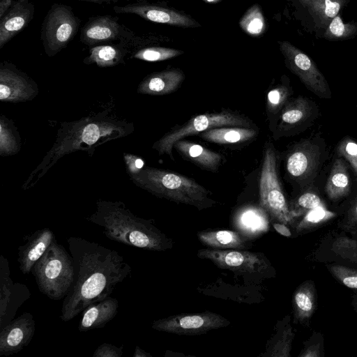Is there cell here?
Returning a JSON list of instances; mask_svg holds the SVG:
<instances>
[{
	"mask_svg": "<svg viewBox=\"0 0 357 357\" xmlns=\"http://www.w3.org/2000/svg\"><path fill=\"white\" fill-rule=\"evenodd\" d=\"M138 187L153 195L178 204L190 205L199 210L215 205L211 194L195 180L167 169L144 167L130 176Z\"/></svg>",
	"mask_w": 357,
	"mask_h": 357,
	"instance_id": "277c9868",
	"label": "cell"
},
{
	"mask_svg": "<svg viewBox=\"0 0 357 357\" xmlns=\"http://www.w3.org/2000/svg\"><path fill=\"white\" fill-rule=\"evenodd\" d=\"M77 21L70 9L63 6L54 7L49 13L45 27V40L48 50L57 52L73 38Z\"/></svg>",
	"mask_w": 357,
	"mask_h": 357,
	"instance_id": "9a60e30c",
	"label": "cell"
},
{
	"mask_svg": "<svg viewBox=\"0 0 357 357\" xmlns=\"http://www.w3.org/2000/svg\"><path fill=\"white\" fill-rule=\"evenodd\" d=\"M120 26L113 18L100 17L89 23L82 31V38L87 43H96L116 38Z\"/></svg>",
	"mask_w": 357,
	"mask_h": 357,
	"instance_id": "83f0119b",
	"label": "cell"
},
{
	"mask_svg": "<svg viewBox=\"0 0 357 357\" xmlns=\"http://www.w3.org/2000/svg\"><path fill=\"white\" fill-rule=\"evenodd\" d=\"M75 278L63 298L60 319L68 321L89 305L112 294L131 273V266L117 251L81 237L67 238Z\"/></svg>",
	"mask_w": 357,
	"mask_h": 357,
	"instance_id": "6da1fadb",
	"label": "cell"
},
{
	"mask_svg": "<svg viewBox=\"0 0 357 357\" xmlns=\"http://www.w3.org/2000/svg\"><path fill=\"white\" fill-rule=\"evenodd\" d=\"M86 220L102 227L109 239L127 245L150 251H165L173 245L151 220L136 216L122 202L99 199Z\"/></svg>",
	"mask_w": 357,
	"mask_h": 357,
	"instance_id": "7a4b0ae2",
	"label": "cell"
},
{
	"mask_svg": "<svg viewBox=\"0 0 357 357\" xmlns=\"http://www.w3.org/2000/svg\"><path fill=\"white\" fill-rule=\"evenodd\" d=\"M54 240V232L50 228H43L36 231L24 245L18 248L17 261L20 270L24 275L31 273L33 265Z\"/></svg>",
	"mask_w": 357,
	"mask_h": 357,
	"instance_id": "d6986e66",
	"label": "cell"
},
{
	"mask_svg": "<svg viewBox=\"0 0 357 357\" xmlns=\"http://www.w3.org/2000/svg\"><path fill=\"white\" fill-rule=\"evenodd\" d=\"M173 149L185 160L213 173L218 171L224 159L220 153L184 139L174 143Z\"/></svg>",
	"mask_w": 357,
	"mask_h": 357,
	"instance_id": "44dd1931",
	"label": "cell"
},
{
	"mask_svg": "<svg viewBox=\"0 0 357 357\" xmlns=\"http://www.w3.org/2000/svg\"><path fill=\"white\" fill-rule=\"evenodd\" d=\"M119 301L111 296L92 303L83 311L78 326L80 332L102 328L118 314Z\"/></svg>",
	"mask_w": 357,
	"mask_h": 357,
	"instance_id": "7402d4cb",
	"label": "cell"
},
{
	"mask_svg": "<svg viewBox=\"0 0 357 357\" xmlns=\"http://www.w3.org/2000/svg\"><path fill=\"white\" fill-rule=\"evenodd\" d=\"M278 154L271 143L264 146L259 179L261 206L272 218L283 224L291 218L287 202L279 179Z\"/></svg>",
	"mask_w": 357,
	"mask_h": 357,
	"instance_id": "52a82bcc",
	"label": "cell"
},
{
	"mask_svg": "<svg viewBox=\"0 0 357 357\" xmlns=\"http://www.w3.org/2000/svg\"><path fill=\"white\" fill-rule=\"evenodd\" d=\"M37 93L36 85L26 77L8 68L0 69V99L2 102L29 100Z\"/></svg>",
	"mask_w": 357,
	"mask_h": 357,
	"instance_id": "ac0fdd59",
	"label": "cell"
},
{
	"mask_svg": "<svg viewBox=\"0 0 357 357\" xmlns=\"http://www.w3.org/2000/svg\"><path fill=\"white\" fill-rule=\"evenodd\" d=\"M294 301L298 317H306L312 312L313 302L308 291L298 289L294 294Z\"/></svg>",
	"mask_w": 357,
	"mask_h": 357,
	"instance_id": "d590c367",
	"label": "cell"
},
{
	"mask_svg": "<svg viewBox=\"0 0 357 357\" xmlns=\"http://www.w3.org/2000/svg\"><path fill=\"white\" fill-rule=\"evenodd\" d=\"M266 217L258 209L248 208L236 218L235 225L243 236H254L267 230Z\"/></svg>",
	"mask_w": 357,
	"mask_h": 357,
	"instance_id": "f1b7e54d",
	"label": "cell"
},
{
	"mask_svg": "<svg viewBox=\"0 0 357 357\" xmlns=\"http://www.w3.org/2000/svg\"><path fill=\"white\" fill-rule=\"evenodd\" d=\"M230 322L222 316L205 311L180 314L160 319L152 323V328L183 335H198L228 326Z\"/></svg>",
	"mask_w": 357,
	"mask_h": 357,
	"instance_id": "30bf717a",
	"label": "cell"
},
{
	"mask_svg": "<svg viewBox=\"0 0 357 357\" xmlns=\"http://www.w3.org/2000/svg\"><path fill=\"white\" fill-rule=\"evenodd\" d=\"M204 1H206L208 3H217L220 1V0H203Z\"/></svg>",
	"mask_w": 357,
	"mask_h": 357,
	"instance_id": "7dc6e473",
	"label": "cell"
},
{
	"mask_svg": "<svg viewBox=\"0 0 357 357\" xmlns=\"http://www.w3.org/2000/svg\"><path fill=\"white\" fill-rule=\"evenodd\" d=\"M85 1H92V2H97V3H101V2H105V1H109V0H85Z\"/></svg>",
	"mask_w": 357,
	"mask_h": 357,
	"instance_id": "bcb514c9",
	"label": "cell"
},
{
	"mask_svg": "<svg viewBox=\"0 0 357 357\" xmlns=\"http://www.w3.org/2000/svg\"><path fill=\"white\" fill-rule=\"evenodd\" d=\"M36 331V321L30 312H24L13 319L0 333V356L17 354L31 341Z\"/></svg>",
	"mask_w": 357,
	"mask_h": 357,
	"instance_id": "2e32d148",
	"label": "cell"
},
{
	"mask_svg": "<svg viewBox=\"0 0 357 357\" xmlns=\"http://www.w3.org/2000/svg\"><path fill=\"white\" fill-rule=\"evenodd\" d=\"M344 284L350 288L357 289V275H349L342 278Z\"/></svg>",
	"mask_w": 357,
	"mask_h": 357,
	"instance_id": "b9f144b4",
	"label": "cell"
},
{
	"mask_svg": "<svg viewBox=\"0 0 357 357\" xmlns=\"http://www.w3.org/2000/svg\"><path fill=\"white\" fill-rule=\"evenodd\" d=\"M31 13V6L20 1L1 18L0 48L27 24Z\"/></svg>",
	"mask_w": 357,
	"mask_h": 357,
	"instance_id": "603a6c76",
	"label": "cell"
},
{
	"mask_svg": "<svg viewBox=\"0 0 357 357\" xmlns=\"http://www.w3.org/2000/svg\"><path fill=\"white\" fill-rule=\"evenodd\" d=\"M327 215V211L321 206L312 209L306 216V220L310 222H318L323 220Z\"/></svg>",
	"mask_w": 357,
	"mask_h": 357,
	"instance_id": "ab89813d",
	"label": "cell"
},
{
	"mask_svg": "<svg viewBox=\"0 0 357 357\" xmlns=\"http://www.w3.org/2000/svg\"><path fill=\"white\" fill-rule=\"evenodd\" d=\"M337 153L349 162L357 176V142L345 137L338 143Z\"/></svg>",
	"mask_w": 357,
	"mask_h": 357,
	"instance_id": "e575fe53",
	"label": "cell"
},
{
	"mask_svg": "<svg viewBox=\"0 0 357 357\" xmlns=\"http://www.w3.org/2000/svg\"><path fill=\"white\" fill-rule=\"evenodd\" d=\"M118 13H133L155 23L169 25L192 27L199 26L194 20L172 9L155 5L130 4L123 6H114Z\"/></svg>",
	"mask_w": 357,
	"mask_h": 357,
	"instance_id": "e0dca14e",
	"label": "cell"
},
{
	"mask_svg": "<svg viewBox=\"0 0 357 357\" xmlns=\"http://www.w3.org/2000/svg\"><path fill=\"white\" fill-rule=\"evenodd\" d=\"M241 28L251 36H259L266 29V23L260 7L255 4L241 17Z\"/></svg>",
	"mask_w": 357,
	"mask_h": 357,
	"instance_id": "4dcf8cb0",
	"label": "cell"
},
{
	"mask_svg": "<svg viewBox=\"0 0 357 357\" xmlns=\"http://www.w3.org/2000/svg\"><path fill=\"white\" fill-rule=\"evenodd\" d=\"M133 357H152V355L149 352L141 349L139 347L136 346Z\"/></svg>",
	"mask_w": 357,
	"mask_h": 357,
	"instance_id": "ee69618b",
	"label": "cell"
},
{
	"mask_svg": "<svg viewBox=\"0 0 357 357\" xmlns=\"http://www.w3.org/2000/svg\"><path fill=\"white\" fill-rule=\"evenodd\" d=\"M294 3V4L296 6V7L303 5L305 3L307 0H289Z\"/></svg>",
	"mask_w": 357,
	"mask_h": 357,
	"instance_id": "f6af8a7d",
	"label": "cell"
},
{
	"mask_svg": "<svg viewBox=\"0 0 357 357\" xmlns=\"http://www.w3.org/2000/svg\"><path fill=\"white\" fill-rule=\"evenodd\" d=\"M197 236L204 245L210 248L241 250L248 247V238L231 230H205L199 231Z\"/></svg>",
	"mask_w": 357,
	"mask_h": 357,
	"instance_id": "d4e9b609",
	"label": "cell"
},
{
	"mask_svg": "<svg viewBox=\"0 0 357 357\" xmlns=\"http://www.w3.org/2000/svg\"><path fill=\"white\" fill-rule=\"evenodd\" d=\"M258 134L254 127L227 126L214 128L199 134L204 140L218 144H241L253 139Z\"/></svg>",
	"mask_w": 357,
	"mask_h": 357,
	"instance_id": "cb8c5ba5",
	"label": "cell"
},
{
	"mask_svg": "<svg viewBox=\"0 0 357 357\" xmlns=\"http://www.w3.org/2000/svg\"><path fill=\"white\" fill-rule=\"evenodd\" d=\"M325 146L318 139H306L292 145L287 151L284 167L291 181L301 186L310 184L324 162Z\"/></svg>",
	"mask_w": 357,
	"mask_h": 357,
	"instance_id": "ba28073f",
	"label": "cell"
},
{
	"mask_svg": "<svg viewBox=\"0 0 357 357\" xmlns=\"http://www.w3.org/2000/svg\"><path fill=\"white\" fill-rule=\"evenodd\" d=\"M314 102L302 96L290 99L282 109L273 132L275 139L297 134L312 124L318 116Z\"/></svg>",
	"mask_w": 357,
	"mask_h": 357,
	"instance_id": "7c38bea8",
	"label": "cell"
},
{
	"mask_svg": "<svg viewBox=\"0 0 357 357\" xmlns=\"http://www.w3.org/2000/svg\"><path fill=\"white\" fill-rule=\"evenodd\" d=\"M357 36V22H344L340 14L336 15L328 24L321 36V38L329 41L350 40Z\"/></svg>",
	"mask_w": 357,
	"mask_h": 357,
	"instance_id": "f546056e",
	"label": "cell"
},
{
	"mask_svg": "<svg viewBox=\"0 0 357 357\" xmlns=\"http://www.w3.org/2000/svg\"><path fill=\"white\" fill-rule=\"evenodd\" d=\"M286 66L296 75L305 86L321 98H331L330 86L314 61L291 43L279 42Z\"/></svg>",
	"mask_w": 357,
	"mask_h": 357,
	"instance_id": "9c48e42d",
	"label": "cell"
},
{
	"mask_svg": "<svg viewBox=\"0 0 357 357\" xmlns=\"http://www.w3.org/2000/svg\"><path fill=\"white\" fill-rule=\"evenodd\" d=\"M20 150L16 132L9 121L1 116L0 120V153L2 156L17 153Z\"/></svg>",
	"mask_w": 357,
	"mask_h": 357,
	"instance_id": "d6a6232c",
	"label": "cell"
},
{
	"mask_svg": "<svg viewBox=\"0 0 357 357\" xmlns=\"http://www.w3.org/2000/svg\"><path fill=\"white\" fill-rule=\"evenodd\" d=\"M293 93L288 77L273 86L267 93L266 101V112L269 121V127L272 132L277 124L279 115L290 100Z\"/></svg>",
	"mask_w": 357,
	"mask_h": 357,
	"instance_id": "4316f807",
	"label": "cell"
},
{
	"mask_svg": "<svg viewBox=\"0 0 357 357\" xmlns=\"http://www.w3.org/2000/svg\"><path fill=\"white\" fill-rule=\"evenodd\" d=\"M273 227L277 232L284 236L289 237L291 235L289 228L283 223H274Z\"/></svg>",
	"mask_w": 357,
	"mask_h": 357,
	"instance_id": "60d3db41",
	"label": "cell"
},
{
	"mask_svg": "<svg viewBox=\"0 0 357 357\" xmlns=\"http://www.w3.org/2000/svg\"><path fill=\"white\" fill-rule=\"evenodd\" d=\"M354 210L355 213L357 215V202H356V204L354 206Z\"/></svg>",
	"mask_w": 357,
	"mask_h": 357,
	"instance_id": "c3c4849f",
	"label": "cell"
},
{
	"mask_svg": "<svg viewBox=\"0 0 357 357\" xmlns=\"http://www.w3.org/2000/svg\"><path fill=\"white\" fill-rule=\"evenodd\" d=\"M227 126L254 127L252 121L243 114L231 109L208 112L192 116L182 125H176L156 141L153 149L160 155H167L174 160L173 145L178 140L214 128Z\"/></svg>",
	"mask_w": 357,
	"mask_h": 357,
	"instance_id": "8992f818",
	"label": "cell"
},
{
	"mask_svg": "<svg viewBox=\"0 0 357 357\" xmlns=\"http://www.w3.org/2000/svg\"><path fill=\"white\" fill-rule=\"evenodd\" d=\"M349 0H307L297 8L302 25L317 38L328 24L348 4Z\"/></svg>",
	"mask_w": 357,
	"mask_h": 357,
	"instance_id": "4fadbf2b",
	"label": "cell"
},
{
	"mask_svg": "<svg viewBox=\"0 0 357 357\" xmlns=\"http://www.w3.org/2000/svg\"><path fill=\"white\" fill-rule=\"evenodd\" d=\"M123 346L103 343L99 345L93 354V357H121L123 355Z\"/></svg>",
	"mask_w": 357,
	"mask_h": 357,
	"instance_id": "74e56055",
	"label": "cell"
},
{
	"mask_svg": "<svg viewBox=\"0 0 357 357\" xmlns=\"http://www.w3.org/2000/svg\"><path fill=\"white\" fill-rule=\"evenodd\" d=\"M13 0H1L0 1V17H3L4 13L8 10Z\"/></svg>",
	"mask_w": 357,
	"mask_h": 357,
	"instance_id": "7bdbcfd3",
	"label": "cell"
},
{
	"mask_svg": "<svg viewBox=\"0 0 357 357\" xmlns=\"http://www.w3.org/2000/svg\"><path fill=\"white\" fill-rule=\"evenodd\" d=\"M296 205L305 209H314L320 207L321 201L318 195L312 192H306L301 195L297 200Z\"/></svg>",
	"mask_w": 357,
	"mask_h": 357,
	"instance_id": "8d00e7d4",
	"label": "cell"
},
{
	"mask_svg": "<svg viewBox=\"0 0 357 357\" xmlns=\"http://www.w3.org/2000/svg\"><path fill=\"white\" fill-rule=\"evenodd\" d=\"M88 62L95 63L100 67H109L116 65L121 58L120 52L111 45H99L90 50Z\"/></svg>",
	"mask_w": 357,
	"mask_h": 357,
	"instance_id": "1f68e13d",
	"label": "cell"
},
{
	"mask_svg": "<svg viewBox=\"0 0 357 357\" xmlns=\"http://www.w3.org/2000/svg\"><path fill=\"white\" fill-rule=\"evenodd\" d=\"M39 291L49 298H64L75 278L73 260L64 247L54 240L31 269Z\"/></svg>",
	"mask_w": 357,
	"mask_h": 357,
	"instance_id": "5b68a950",
	"label": "cell"
},
{
	"mask_svg": "<svg viewBox=\"0 0 357 357\" xmlns=\"http://www.w3.org/2000/svg\"><path fill=\"white\" fill-rule=\"evenodd\" d=\"M183 53L179 50L152 47L142 49L133 56L134 58L146 61H161L178 56Z\"/></svg>",
	"mask_w": 357,
	"mask_h": 357,
	"instance_id": "836d02e7",
	"label": "cell"
},
{
	"mask_svg": "<svg viewBox=\"0 0 357 357\" xmlns=\"http://www.w3.org/2000/svg\"><path fill=\"white\" fill-rule=\"evenodd\" d=\"M185 79L179 68H171L147 75L139 84L137 92L142 94L163 96L178 90Z\"/></svg>",
	"mask_w": 357,
	"mask_h": 357,
	"instance_id": "ffe728a7",
	"label": "cell"
},
{
	"mask_svg": "<svg viewBox=\"0 0 357 357\" xmlns=\"http://www.w3.org/2000/svg\"><path fill=\"white\" fill-rule=\"evenodd\" d=\"M347 164L342 158H337L331 167L328 176L325 190L331 199H338L349 195L351 181Z\"/></svg>",
	"mask_w": 357,
	"mask_h": 357,
	"instance_id": "484cf974",
	"label": "cell"
},
{
	"mask_svg": "<svg viewBox=\"0 0 357 357\" xmlns=\"http://www.w3.org/2000/svg\"><path fill=\"white\" fill-rule=\"evenodd\" d=\"M197 257L211 261L220 268L243 273H261L268 267L262 253L239 249L204 248L197 251Z\"/></svg>",
	"mask_w": 357,
	"mask_h": 357,
	"instance_id": "8fae6325",
	"label": "cell"
},
{
	"mask_svg": "<svg viewBox=\"0 0 357 357\" xmlns=\"http://www.w3.org/2000/svg\"><path fill=\"white\" fill-rule=\"evenodd\" d=\"M7 259L0 257V328L14 319L18 308L30 297L26 285L15 283L10 277Z\"/></svg>",
	"mask_w": 357,
	"mask_h": 357,
	"instance_id": "5bb4252c",
	"label": "cell"
},
{
	"mask_svg": "<svg viewBox=\"0 0 357 357\" xmlns=\"http://www.w3.org/2000/svg\"><path fill=\"white\" fill-rule=\"evenodd\" d=\"M123 157L126 169L130 176L139 173L145 167L144 160L137 155L125 153Z\"/></svg>",
	"mask_w": 357,
	"mask_h": 357,
	"instance_id": "f35d334b",
	"label": "cell"
},
{
	"mask_svg": "<svg viewBox=\"0 0 357 357\" xmlns=\"http://www.w3.org/2000/svg\"><path fill=\"white\" fill-rule=\"evenodd\" d=\"M132 124L113 120L105 114L62 123L57 139L43 162L30 175L40 178L59 158L75 151H86L101 143L126 136L132 132ZM29 177V178H30Z\"/></svg>",
	"mask_w": 357,
	"mask_h": 357,
	"instance_id": "3957f363",
	"label": "cell"
}]
</instances>
